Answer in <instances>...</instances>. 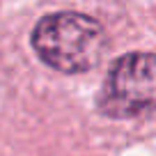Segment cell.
Listing matches in <instances>:
<instances>
[{"label": "cell", "instance_id": "cell-1", "mask_svg": "<svg viewBox=\"0 0 156 156\" xmlns=\"http://www.w3.org/2000/svg\"><path fill=\"white\" fill-rule=\"evenodd\" d=\"M32 48L39 60L62 73L94 69L108 51V34L99 21L78 12H55L32 30Z\"/></svg>", "mask_w": 156, "mask_h": 156}, {"label": "cell", "instance_id": "cell-2", "mask_svg": "<svg viewBox=\"0 0 156 156\" xmlns=\"http://www.w3.org/2000/svg\"><path fill=\"white\" fill-rule=\"evenodd\" d=\"M154 103V55L126 53L112 62L99 94V110L112 119H129Z\"/></svg>", "mask_w": 156, "mask_h": 156}]
</instances>
